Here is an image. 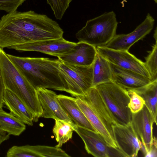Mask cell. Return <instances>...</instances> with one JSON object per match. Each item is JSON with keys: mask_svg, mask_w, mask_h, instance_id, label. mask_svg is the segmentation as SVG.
Here are the masks:
<instances>
[{"mask_svg": "<svg viewBox=\"0 0 157 157\" xmlns=\"http://www.w3.org/2000/svg\"><path fill=\"white\" fill-rule=\"evenodd\" d=\"M154 2L156 3H157V0H153Z\"/></svg>", "mask_w": 157, "mask_h": 157, "instance_id": "cell-30", "label": "cell"}, {"mask_svg": "<svg viewBox=\"0 0 157 157\" xmlns=\"http://www.w3.org/2000/svg\"><path fill=\"white\" fill-rule=\"evenodd\" d=\"M56 98L64 111L76 124L95 131L77 104L76 98L62 94L57 95Z\"/></svg>", "mask_w": 157, "mask_h": 157, "instance_id": "cell-18", "label": "cell"}, {"mask_svg": "<svg viewBox=\"0 0 157 157\" xmlns=\"http://www.w3.org/2000/svg\"><path fill=\"white\" fill-rule=\"evenodd\" d=\"M5 87L2 80L0 69V108L3 107L4 104L3 98Z\"/></svg>", "mask_w": 157, "mask_h": 157, "instance_id": "cell-28", "label": "cell"}, {"mask_svg": "<svg viewBox=\"0 0 157 157\" xmlns=\"http://www.w3.org/2000/svg\"><path fill=\"white\" fill-rule=\"evenodd\" d=\"M127 90L130 97L128 107L132 113H137L142 109L145 105V101L143 98L134 90Z\"/></svg>", "mask_w": 157, "mask_h": 157, "instance_id": "cell-26", "label": "cell"}, {"mask_svg": "<svg viewBox=\"0 0 157 157\" xmlns=\"http://www.w3.org/2000/svg\"><path fill=\"white\" fill-rule=\"evenodd\" d=\"M36 90L43 111L41 117L64 120L74 127L75 124L62 108L56 98V93L40 87L36 88Z\"/></svg>", "mask_w": 157, "mask_h": 157, "instance_id": "cell-14", "label": "cell"}, {"mask_svg": "<svg viewBox=\"0 0 157 157\" xmlns=\"http://www.w3.org/2000/svg\"><path fill=\"white\" fill-rule=\"evenodd\" d=\"M76 102L96 132L104 138L107 145L118 149L113 132V126L109 124L87 102L78 97Z\"/></svg>", "mask_w": 157, "mask_h": 157, "instance_id": "cell-13", "label": "cell"}, {"mask_svg": "<svg viewBox=\"0 0 157 157\" xmlns=\"http://www.w3.org/2000/svg\"><path fill=\"white\" fill-rule=\"evenodd\" d=\"M7 54L36 89L40 87L67 92V87L58 68L59 59L22 57Z\"/></svg>", "mask_w": 157, "mask_h": 157, "instance_id": "cell-2", "label": "cell"}, {"mask_svg": "<svg viewBox=\"0 0 157 157\" xmlns=\"http://www.w3.org/2000/svg\"><path fill=\"white\" fill-rule=\"evenodd\" d=\"M58 68L67 87V92L72 96L76 98L83 96L93 87V64L80 66L59 60Z\"/></svg>", "mask_w": 157, "mask_h": 157, "instance_id": "cell-6", "label": "cell"}, {"mask_svg": "<svg viewBox=\"0 0 157 157\" xmlns=\"http://www.w3.org/2000/svg\"><path fill=\"white\" fill-rule=\"evenodd\" d=\"M110 112L116 124L131 123L132 113L128 107L130 97L127 90L110 82L95 87Z\"/></svg>", "mask_w": 157, "mask_h": 157, "instance_id": "cell-5", "label": "cell"}, {"mask_svg": "<svg viewBox=\"0 0 157 157\" xmlns=\"http://www.w3.org/2000/svg\"><path fill=\"white\" fill-rule=\"evenodd\" d=\"M52 132L58 144L56 147H60L72 137L74 131L73 126L66 121L55 119Z\"/></svg>", "mask_w": 157, "mask_h": 157, "instance_id": "cell-23", "label": "cell"}, {"mask_svg": "<svg viewBox=\"0 0 157 157\" xmlns=\"http://www.w3.org/2000/svg\"><path fill=\"white\" fill-rule=\"evenodd\" d=\"M3 101L7 108L14 116L25 124L33 125V117L31 112L16 94L6 88Z\"/></svg>", "mask_w": 157, "mask_h": 157, "instance_id": "cell-19", "label": "cell"}, {"mask_svg": "<svg viewBox=\"0 0 157 157\" xmlns=\"http://www.w3.org/2000/svg\"><path fill=\"white\" fill-rule=\"evenodd\" d=\"M113 129L118 149L124 157H136L142 144L131 123L126 125L115 124L113 126Z\"/></svg>", "mask_w": 157, "mask_h": 157, "instance_id": "cell-12", "label": "cell"}, {"mask_svg": "<svg viewBox=\"0 0 157 157\" xmlns=\"http://www.w3.org/2000/svg\"><path fill=\"white\" fill-rule=\"evenodd\" d=\"M25 124L10 112L0 108V131L6 132L10 135L19 136L26 129Z\"/></svg>", "mask_w": 157, "mask_h": 157, "instance_id": "cell-22", "label": "cell"}, {"mask_svg": "<svg viewBox=\"0 0 157 157\" xmlns=\"http://www.w3.org/2000/svg\"><path fill=\"white\" fill-rule=\"evenodd\" d=\"M10 136L6 132L0 131V146L3 142L9 139Z\"/></svg>", "mask_w": 157, "mask_h": 157, "instance_id": "cell-29", "label": "cell"}, {"mask_svg": "<svg viewBox=\"0 0 157 157\" xmlns=\"http://www.w3.org/2000/svg\"><path fill=\"white\" fill-rule=\"evenodd\" d=\"M97 53L96 47L78 41L68 52L58 57V59L71 64L89 66L93 64Z\"/></svg>", "mask_w": 157, "mask_h": 157, "instance_id": "cell-15", "label": "cell"}, {"mask_svg": "<svg viewBox=\"0 0 157 157\" xmlns=\"http://www.w3.org/2000/svg\"><path fill=\"white\" fill-rule=\"evenodd\" d=\"M110 65L112 81L126 90H134L141 88L152 81L150 79L133 71L110 63Z\"/></svg>", "mask_w": 157, "mask_h": 157, "instance_id": "cell-16", "label": "cell"}, {"mask_svg": "<svg viewBox=\"0 0 157 157\" xmlns=\"http://www.w3.org/2000/svg\"><path fill=\"white\" fill-rule=\"evenodd\" d=\"M64 32L55 21L32 10H16L0 20V47L3 48L63 37Z\"/></svg>", "mask_w": 157, "mask_h": 157, "instance_id": "cell-1", "label": "cell"}, {"mask_svg": "<svg viewBox=\"0 0 157 157\" xmlns=\"http://www.w3.org/2000/svg\"><path fill=\"white\" fill-rule=\"evenodd\" d=\"M73 128L83 141L88 154L95 157H124L119 149L109 147L104 138L96 132L79 126L75 124Z\"/></svg>", "mask_w": 157, "mask_h": 157, "instance_id": "cell-7", "label": "cell"}, {"mask_svg": "<svg viewBox=\"0 0 157 157\" xmlns=\"http://www.w3.org/2000/svg\"><path fill=\"white\" fill-rule=\"evenodd\" d=\"M76 44V43L67 40L62 37L56 39L22 44L13 47L10 49L21 52H40L58 58L68 52Z\"/></svg>", "mask_w": 157, "mask_h": 157, "instance_id": "cell-11", "label": "cell"}, {"mask_svg": "<svg viewBox=\"0 0 157 157\" xmlns=\"http://www.w3.org/2000/svg\"><path fill=\"white\" fill-rule=\"evenodd\" d=\"M140 96L145 101V105L150 112L154 123L157 124V79L141 88L132 90Z\"/></svg>", "mask_w": 157, "mask_h": 157, "instance_id": "cell-21", "label": "cell"}, {"mask_svg": "<svg viewBox=\"0 0 157 157\" xmlns=\"http://www.w3.org/2000/svg\"><path fill=\"white\" fill-rule=\"evenodd\" d=\"M0 69L5 88L16 94L32 114L36 122L43 113L36 89L0 47Z\"/></svg>", "mask_w": 157, "mask_h": 157, "instance_id": "cell-3", "label": "cell"}, {"mask_svg": "<svg viewBox=\"0 0 157 157\" xmlns=\"http://www.w3.org/2000/svg\"><path fill=\"white\" fill-rule=\"evenodd\" d=\"M118 22L113 11L88 20L85 25L75 34L79 41L94 46H104L116 34Z\"/></svg>", "mask_w": 157, "mask_h": 157, "instance_id": "cell-4", "label": "cell"}, {"mask_svg": "<svg viewBox=\"0 0 157 157\" xmlns=\"http://www.w3.org/2000/svg\"><path fill=\"white\" fill-rule=\"evenodd\" d=\"M112 81L110 63L97 52L93 64V87Z\"/></svg>", "mask_w": 157, "mask_h": 157, "instance_id": "cell-20", "label": "cell"}, {"mask_svg": "<svg viewBox=\"0 0 157 157\" xmlns=\"http://www.w3.org/2000/svg\"><path fill=\"white\" fill-rule=\"evenodd\" d=\"M96 48L97 52L110 63L134 71L151 80V76L144 63L128 51L114 50L104 46L97 47Z\"/></svg>", "mask_w": 157, "mask_h": 157, "instance_id": "cell-8", "label": "cell"}, {"mask_svg": "<svg viewBox=\"0 0 157 157\" xmlns=\"http://www.w3.org/2000/svg\"><path fill=\"white\" fill-rule=\"evenodd\" d=\"M12 154L14 157L71 156L60 147L41 145L14 146Z\"/></svg>", "mask_w": 157, "mask_h": 157, "instance_id": "cell-17", "label": "cell"}, {"mask_svg": "<svg viewBox=\"0 0 157 157\" xmlns=\"http://www.w3.org/2000/svg\"><path fill=\"white\" fill-rule=\"evenodd\" d=\"M72 0H47L57 20L62 19L69 4Z\"/></svg>", "mask_w": 157, "mask_h": 157, "instance_id": "cell-25", "label": "cell"}, {"mask_svg": "<svg viewBox=\"0 0 157 157\" xmlns=\"http://www.w3.org/2000/svg\"><path fill=\"white\" fill-rule=\"evenodd\" d=\"M131 123L142 144L140 150L144 156L149 157L153 141V126L154 122L150 112L145 105L138 112L132 113Z\"/></svg>", "mask_w": 157, "mask_h": 157, "instance_id": "cell-9", "label": "cell"}, {"mask_svg": "<svg viewBox=\"0 0 157 157\" xmlns=\"http://www.w3.org/2000/svg\"><path fill=\"white\" fill-rule=\"evenodd\" d=\"M155 22L154 18L148 13L144 21L132 32L126 34H116L104 47L114 50L128 51L134 44L151 32Z\"/></svg>", "mask_w": 157, "mask_h": 157, "instance_id": "cell-10", "label": "cell"}, {"mask_svg": "<svg viewBox=\"0 0 157 157\" xmlns=\"http://www.w3.org/2000/svg\"><path fill=\"white\" fill-rule=\"evenodd\" d=\"M154 36L155 40V44L153 46L151 51L146 58V61L144 62L145 66L151 76L152 81L157 79V27L155 30Z\"/></svg>", "mask_w": 157, "mask_h": 157, "instance_id": "cell-24", "label": "cell"}, {"mask_svg": "<svg viewBox=\"0 0 157 157\" xmlns=\"http://www.w3.org/2000/svg\"><path fill=\"white\" fill-rule=\"evenodd\" d=\"M25 0H0V10L9 13L17 10Z\"/></svg>", "mask_w": 157, "mask_h": 157, "instance_id": "cell-27", "label": "cell"}]
</instances>
